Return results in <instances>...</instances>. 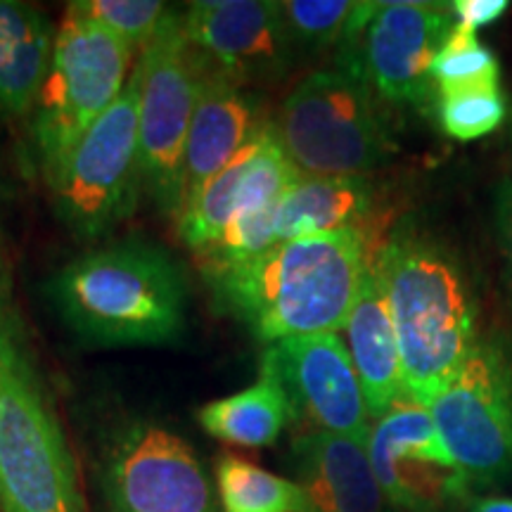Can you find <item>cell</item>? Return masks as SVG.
Listing matches in <instances>:
<instances>
[{
    "label": "cell",
    "mask_w": 512,
    "mask_h": 512,
    "mask_svg": "<svg viewBox=\"0 0 512 512\" xmlns=\"http://www.w3.org/2000/svg\"><path fill=\"white\" fill-rule=\"evenodd\" d=\"M363 228L304 235L228 264H202L216 309L266 344L344 330L370 264Z\"/></svg>",
    "instance_id": "6da1fadb"
},
{
    "label": "cell",
    "mask_w": 512,
    "mask_h": 512,
    "mask_svg": "<svg viewBox=\"0 0 512 512\" xmlns=\"http://www.w3.org/2000/svg\"><path fill=\"white\" fill-rule=\"evenodd\" d=\"M403 358L406 396L427 406L475 349L477 302L451 249L411 226L373 254Z\"/></svg>",
    "instance_id": "7a4b0ae2"
},
{
    "label": "cell",
    "mask_w": 512,
    "mask_h": 512,
    "mask_svg": "<svg viewBox=\"0 0 512 512\" xmlns=\"http://www.w3.org/2000/svg\"><path fill=\"white\" fill-rule=\"evenodd\" d=\"M46 292L62 323L88 347L171 344L185 330L181 266L143 240L88 249L53 273Z\"/></svg>",
    "instance_id": "3957f363"
},
{
    "label": "cell",
    "mask_w": 512,
    "mask_h": 512,
    "mask_svg": "<svg viewBox=\"0 0 512 512\" xmlns=\"http://www.w3.org/2000/svg\"><path fill=\"white\" fill-rule=\"evenodd\" d=\"M273 131L302 176H368L396 150L382 102L339 64L306 74L285 95Z\"/></svg>",
    "instance_id": "277c9868"
},
{
    "label": "cell",
    "mask_w": 512,
    "mask_h": 512,
    "mask_svg": "<svg viewBox=\"0 0 512 512\" xmlns=\"http://www.w3.org/2000/svg\"><path fill=\"white\" fill-rule=\"evenodd\" d=\"M136 50L91 19L64 10L53 64L31 112V143L46 181L126 86Z\"/></svg>",
    "instance_id": "5b68a950"
},
{
    "label": "cell",
    "mask_w": 512,
    "mask_h": 512,
    "mask_svg": "<svg viewBox=\"0 0 512 512\" xmlns=\"http://www.w3.org/2000/svg\"><path fill=\"white\" fill-rule=\"evenodd\" d=\"M0 510L86 512L67 437L22 344L0 389Z\"/></svg>",
    "instance_id": "8992f818"
},
{
    "label": "cell",
    "mask_w": 512,
    "mask_h": 512,
    "mask_svg": "<svg viewBox=\"0 0 512 512\" xmlns=\"http://www.w3.org/2000/svg\"><path fill=\"white\" fill-rule=\"evenodd\" d=\"M140 83L133 69L124 91L74 145L50 181L60 221L79 242L95 245L133 214L140 174Z\"/></svg>",
    "instance_id": "52a82bcc"
},
{
    "label": "cell",
    "mask_w": 512,
    "mask_h": 512,
    "mask_svg": "<svg viewBox=\"0 0 512 512\" xmlns=\"http://www.w3.org/2000/svg\"><path fill=\"white\" fill-rule=\"evenodd\" d=\"M202 64V53L185 34L183 10H169L133 67L140 83L138 133L143 188L157 209L174 219L183 207V157L200 91Z\"/></svg>",
    "instance_id": "ba28073f"
},
{
    "label": "cell",
    "mask_w": 512,
    "mask_h": 512,
    "mask_svg": "<svg viewBox=\"0 0 512 512\" xmlns=\"http://www.w3.org/2000/svg\"><path fill=\"white\" fill-rule=\"evenodd\" d=\"M472 494L512 475V344L479 335L458 373L427 403Z\"/></svg>",
    "instance_id": "9c48e42d"
},
{
    "label": "cell",
    "mask_w": 512,
    "mask_h": 512,
    "mask_svg": "<svg viewBox=\"0 0 512 512\" xmlns=\"http://www.w3.org/2000/svg\"><path fill=\"white\" fill-rule=\"evenodd\" d=\"M453 24V5L361 3L335 64L361 76L384 105L425 107L437 95L432 62Z\"/></svg>",
    "instance_id": "30bf717a"
},
{
    "label": "cell",
    "mask_w": 512,
    "mask_h": 512,
    "mask_svg": "<svg viewBox=\"0 0 512 512\" xmlns=\"http://www.w3.org/2000/svg\"><path fill=\"white\" fill-rule=\"evenodd\" d=\"M105 512H219V494L183 437L150 418H128L100 446Z\"/></svg>",
    "instance_id": "8fae6325"
},
{
    "label": "cell",
    "mask_w": 512,
    "mask_h": 512,
    "mask_svg": "<svg viewBox=\"0 0 512 512\" xmlns=\"http://www.w3.org/2000/svg\"><path fill=\"white\" fill-rule=\"evenodd\" d=\"M368 456L387 508L463 512L472 496L427 406L411 396H403L370 425Z\"/></svg>",
    "instance_id": "7c38bea8"
},
{
    "label": "cell",
    "mask_w": 512,
    "mask_h": 512,
    "mask_svg": "<svg viewBox=\"0 0 512 512\" xmlns=\"http://www.w3.org/2000/svg\"><path fill=\"white\" fill-rule=\"evenodd\" d=\"M261 366L273 370L304 432L368 437L370 420L361 380L339 332L268 344Z\"/></svg>",
    "instance_id": "4fadbf2b"
},
{
    "label": "cell",
    "mask_w": 512,
    "mask_h": 512,
    "mask_svg": "<svg viewBox=\"0 0 512 512\" xmlns=\"http://www.w3.org/2000/svg\"><path fill=\"white\" fill-rule=\"evenodd\" d=\"M183 27L211 67L238 86L285 79L299 50L275 0H197L185 5Z\"/></svg>",
    "instance_id": "5bb4252c"
},
{
    "label": "cell",
    "mask_w": 512,
    "mask_h": 512,
    "mask_svg": "<svg viewBox=\"0 0 512 512\" xmlns=\"http://www.w3.org/2000/svg\"><path fill=\"white\" fill-rule=\"evenodd\" d=\"M375 202V185L368 176H302L273 204L235 223L214 247L202 252V264L240 261L304 235L361 228Z\"/></svg>",
    "instance_id": "9a60e30c"
},
{
    "label": "cell",
    "mask_w": 512,
    "mask_h": 512,
    "mask_svg": "<svg viewBox=\"0 0 512 512\" xmlns=\"http://www.w3.org/2000/svg\"><path fill=\"white\" fill-rule=\"evenodd\" d=\"M299 178L302 174L285 155L273 121H268L219 174L185 202L176 216L181 240L197 254L207 252L235 223L266 209Z\"/></svg>",
    "instance_id": "2e32d148"
},
{
    "label": "cell",
    "mask_w": 512,
    "mask_h": 512,
    "mask_svg": "<svg viewBox=\"0 0 512 512\" xmlns=\"http://www.w3.org/2000/svg\"><path fill=\"white\" fill-rule=\"evenodd\" d=\"M268 121L271 119L266 117L264 100L254 88L238 86L204 60L200 91L185 143L183 207Z\"/></svg>",
    "instance_id": "e0dca14e"
},
{
    "label": "cell",
    "mask_w": 512,
    "mask_h": 512,
    "mask_svg": "<svg viewBox=\"0 0 512 512\" xmlns=\"http://www.w3.org/2000/svg\"><path fill=\"white\" fill-rule=\"evenodd\" d=\"M290 472L309 512H384L387 501L368 456V437L302 432L292 439Z\"/></svg>",
    "instance_id": "ac0fdd59"
},
{
    "label": "cell",
    "mask_w": 512,
    "mask_h": 512,
    "mask_svg": "<svg viewBox=\"0 0 512 512\" xmlns=\"http://www.w3.org/2000/svg\"><path fill=\"white\" fill-rule=\"evenodd\" d=\"M344 332H347V349L361 380L363 396H366L370 420L375 422L406 396V380H403L399 337H396L387 297H384L373 264L368 268Z\"/></svg>",
    "instance_id": "d6986e66"
},
{
    "label": "cell",
    "mask_w": 512,
    "mask_h": 512,
    "mask_svg": "<svg viewBox=\"0 0 512 512\" xmlns=\"http://www.w3.org/2000/svg\"><path fill=\"white\" fill-rule=\"evenodd\" d=\"M57 29L43 10L0 0V119L34 112L53 64Z\"/></svg>",
    "instance_id": "ffe728a7"
},
{
    "label": "cell",
    "mask_w": 512,
    "mask_h": 512,
    "mask_svg": "<svg viewBox=\"0 0 512 512\" xmlns=\"http://www.w3.org/2000/svg\"><path fill=\"white\" fill-rule=\"evenodd\" d=\"M197 420L204 432L223 444L268 448L292 425L294 411L273 370L261 366L259 380L240 392L204 403Z\"/></svg>",
    "instance_id": "44dd1931"
},
{
    "label": "cell",
    "mask_w": 512,
    "mask_h": 512,
    "mask_svg": "<svg viewBox=\"0 0 512 512\" xmlns=\"http://www.w3.org/2000/svg\"><path fill=\"white\" fill-rule=\"evenodd\" d=\"M214 475L221 512H309L306 494L294 479L233 453L216 460Z\"/></svg>",
    "instance_id": "7402d4cb"
},
{
    "label": "cell",
    "mask_w": 512,
    "mask_h": 512,
    "mask_svg": "<svg viewBox=\"0 0 512 512\" xmlns=\"http://www.w3.org/2000/svg\"><path fill=\"white\" fill-rule=\"evenodd\" d=\"M432 81L437 98L453 93L501 91V64L494 50L479 43L477 31L453 24L432 62Z\"/></svg>",
    "instance_id": "603a6c76"
},
{
    "label": "cell",
    "mask_w": 512,
    "mask_h": 512,
    "mask_svg": "<svg viewBox=\"0 0 512 512\" xmlns=\"http://www.w3.org/2000/svg\"><path fill=\"white\" fill-rule=\"evenodd\" d=\"M358 5L351 0H285L280 10L299 53H325L342 46Z\"/></svg>",
    "instance_id": "cb8c5ba5"
},
{
    "label": "cell",
    "mask_w": 512,
    "mask_h": 512,
    "mask_svg": "<svg viewBox=\"0 0 512 512\" xmlns=\"http://www.w3.org/2000/svg\"><path fill=\"white\" fill-rule=\"evenodd\" d=\"M67 8L100 24L136 53L147 48L171 10L159 0H79Z\"/></svg>",
    "instance_id": "d4e9b609"
},
{
    "label": "cell",
    "mask_w": 512,
    "mask_h": 512,
    "mask_svg": "<svg viewBox=\"0 0 512 512\" xmlns=\"http://www.w3.org/2000/svg\"><path fill=\"white\" fill-rule=\"evenodd\" d=\"M505 98L501 91H472L453 93L437 98V117L446 136L470 143V140L489 136L503 124Z\"/></svg>",
    "instance_id": "484cf974"
},
{
    "label": "cell",
    "mask_w": 512,
    "mask_h": 512,
    "mask_svg": "<svg viewBox=\"0 0 512 512\" xmlns=\"http://www.w3.org/2000/svg\"><path fill=\"white\" fill-rule=\"evenodd\" d=\"M451 5L456 24L470 31L489 27L508 12V0H456Z\"/></svg>",
    "instance_id": "4316f807"
},
{
    "label": "cell",
    "mask_w": 512,
    "mask_h": 512,
    "mask_svg": "<svg viewBox=\"0 0 512 512\" xmlns=\"http://www.w3.org/2000/svg\"><path fill=\"white\" fill-rule=\"evenodd\" d=\"M496 235H498V247H501L505 275H508L510 287H512V174L505 178L498 188L496 195Z\"/></svg>",
    "instance_id": "83f0119b"
},
{
    "label": "cell",
    "mask_w": 512,
    "mask_h": 512,
    "mask_svg": "<svg viewBox=\"0 0 512 512\" xmlns=\"http://www.w3.org/2000/svg\"><path fill=\"white\" fill-rule=\"evenodd\" d=\"M19 347V337L12 328V318L8 313V299H0V389H3L5 373Z\"/></svg>",
    "instance_id": "f1b7e54d"
},
{
    "label": "cell",
    "mask_w": 512,
    "mask_h": 512,
    "mask_svg": "<svg viewBox=\"0 0 512 512\" xmlns=\"http://www.w3.org/2000/svg\"><path fill=\"white\" fill-rule=\"evenodd\" d=\"M463 512H512V498L496 494H472L467 498Z\"/></svg>",
    "instance_id": "f546056e"
},
{
    "label": "cell",
    "mask_w": 512,
    "mask_h": 512,
    "mask_svg": "<svg viewBox=\"0 0 512 512\" xmlns=\"http://www.w3.org/2000/svg\"><path fill=\"white\" fill-rule=\"evenodd\" d=\"M0 299H8V271H5V249H3V230H0Z\"/></svg>",
    "instance_id": "4dcf8cb0"
},
{
    "label": "cell",
    "mask_w": 512,
    "mask_h": 512,
    "mask_svg": "<svg viewBox=\"0 0 512 512\" xmlns=\"http://www.w3.org/2000/svg\"><path fill=\"white\" fill-rule=\"evenodd\" d=\"M384 512H401V510H394V508H387Z\"/></svg>",
    "instance_id": "1f68e13d"
}]
</instances>
